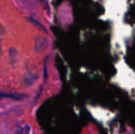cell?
Instances as JSON below:
<instances>
[{"label": "cell", "mask_w": 135, "mask_h": 134, "mask_svg": "<svg viewBox=\"0 0 135 134\" xmlns=\"http://www.w3.org/2000/svg\"><path fill=\"white\" fill-rule=\"evenodd\" d=\"M47 43L46 38L43 36H38L35 40V51L40 52Z\"/></svg>", "instance_id": "1"}, {"label": "cell", "mask_w": 135, "mask_h": 134, "mask_svg": "<svg viewBox=\"0 0 135 134\" xmlns=\"http://www.w3.org/2000/svg\"><path fill=\"white\" fill-rule=\"evenodd\" d=\"M25 97L24 94H16V93H5L0 91V100L4 99V98H9V99H13L16 100H21Z\"/></svg>", "instance_id": "2"}, {"label": "cell", "mask_w": 135, "mask_h": 134, "mask_svg": "<svg viewBox=\"0 0 135 134\" xmlns=\"http://www.w3.org/2000/svg\"><path fill=\"white\" fill-rule=\"evenodd\" d=\"M29 20H30V21H31L33 24H35L36 27H39V28H40L41 30L44 31L45 32H47V30L46 27H45L44 25H43L40 21H36L35 18H33V17H29Z\"/></svg>", "instance_id": "3"}, {"label": "cell", "mask_w": 135, "mask_h": 134, "mask_svg": "<svg viewBox=\"0 0 135 134\" xmlns=\"http://www.w3.org/2000/svg\"><path fill=\"white\" fill-rule=\"evenodd\" d=\"M25 133H27V132H26V130L25 129H19L17 131H16L15 132V134H25Z\"/></svg>", "instance_id": "4"}]
</instances>
